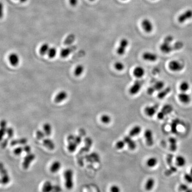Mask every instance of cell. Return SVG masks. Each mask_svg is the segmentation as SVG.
Listing matches in <instances>:
<instances>
[{
    "label": "cell",
    "instance_id": "6da1fadb",
    "mask_svg": "<svg viewBox=\"0 0 192 192\" xmlns=\"http://www.w3.org/2000/svg\"><path fill=\"white\" fill-rule=\"evenodd\" d=\"M174 41V37L171 35L166 36L164 38L162 44L160 46V50L165 54H169L174 51H177L182 49L184 44L181 41L175 42L174 44L172 43Z\"/></svg>",
    "mask_w": 192,
    "mask_h": 192
},
{
    "label": "cell",
    "instance_id": "7a4b0ae2",
    "mask_svg": "<svg viewBox=\"0 0 192 192\" xmlns=\"http://www.w3.org/2000/svg\"><path fill=\"white\" fill-rule=\"evenodd\" d=\"M129 45V41L127 38L124 37L122 38L120 40L118 46L116 49L117 54L120 56L124 55Z\"/></svg>",
    "mask_w": 192,
    "mask_h": 192
},
{
    "label": "cell",
    "instance_id": "3957f363",
    "mask_svg": "<svg viewBox=\"0 0 192 192\" xmlns=\"http://www.w3.org/2000/svg\"><path fill=\"white\" fill-rule=\"evenodd\" d=\"M73 171L70 169H68L64 172V177L65 179V186L68 189H72L73 187Z\"/></svg>",
    "mask_w": 192,
    "mask_h": 192
},
{
    "label": "cell",
    "instance_id": "277c9868",
    "mask_svg": "<svg viewBox=\"0 0 192 192\" xmlns=\"http://www.w3.org/2000/svg\"><path fill=\"white\" fill-rule=\"evenodd\" d=\"M143 82L140 79L135 80L129 89V93L132 95H135L139 93L143 87Z\"/></svg>",
    "mask_w": 192,
    "mask_h": 192
},
{
    "label": "cell",
    "instance_id": "5b68a950",
    "mask_svg": "<svg viewBox=\"0 0 192 192\" xmlns=\"http://www.w3.org/2000/svg\"><path fill=\"white\" fill-rule=\"evenodd\" d=\"M169 69L174 72H178L182 71L185 67L182 62L178 60H172L169 62L168 65Z\"/></svg>",
    "mask_w": 192,
    "mask_h": 192
},
{
    "label": "cell",
    "instance_id": "8992f818",
    "mask_svg": "<svg viewBox=\"0 0 192 192\" xmlns=\"http://www.w3.org/2000/svg\"><path fill=\"white\" fill-rule=\"evenodd\" d=\"M164 87V82L162 81H158L148 88L147 92L148 95H151L156 91H160Z\"/></svg>",
    "mask_w": 192,
    "mask_h": 192
},
{
    "label": "cell",
    "instance_id": "52a82bcc",
    "mask_svg": "<svg viewBox=\"0 0 192 192\" xmlns=\"http://www.w3.org/2000/svg\"><path fill=\"white\" fill-rule=\"evenodd\" d=\"M141 26L143 30L147 34L151 33L154 30L153 23L149 19H144L141 21Z\"/></svg>",
    "mask_w": 192,
    "mask_h": 192
},
{
    "label": "cell",
    "instance_id": "ba28073f",
    "mask_svg": "<svg viewBox=\"0 0 192 192\" xmlns=\"http://www.w3.org/2000/svg\"><path fill=\"white\" fill-rule=\"evenodd\" d=\"M173 110V106L170 104H166L165 105L162 110L157 114V117L159 120H162L165 117L172 112Z\"/></svg>",
    "mask_w": 192,
    "mask_h": 192
},
{
    "label": "cell",
    "instance_id": "9c48e42d",
    "mask_svg": "<svg viewBox=\"0 0 192 192\" xmlns=\"http://www.w3.org/2000/svg\"><path fill=\"white\" fill-rule=\"evenodd\" d=\"M192 18V9H188L178 16L177 20L180 23L183 24Z\"/></svg>",
    "mask_w": 192,
    "mask_h": 192
},
{
    "label": "cell",
    "instance_id": "30bf717a",
    "mask_svg": "<svg viewBox=\"0 0 192 192\" xmlns=\"http://www.w3.org/2000/svg\"><path fill=\"white\" fill-rule=\"evenodd\" d=\"M35 155L34 153H28L24 158L23 162V168L25 169H27L30 167L31 163L35 159Z\"/></svg>",
    "mask_w": 192,
    "mask_h": 192
},
{
    "label": "cell",
    "instance_id": "8fae6325",
    "mask_svg": "<svg viewBox=\"0 0 192 192\" xmlns=\"http://www.w3.org/2000/svg\"><path fill=\"white\" fill-rule=\"evenodd\" d=\"M142 58L144 60L148 62H154L157 61L158 56L155 53L150 51H146L142 54Z\"/></svg>",
    "mask_w": 192,
    "mask_h": 192
},
{
    "label": "cell",
    "instance_id": "7c38bea8",
    "mask_svg": "<svg viewBox=\"0 0 192 192\" xmlns=\"http://www.w3.org/2000/svg\"><path fill=\"white\" fill-rule=\"evenodd\" d=\"M144 135L147 145L148 146H152L154 144V138L152 131L150 129H147L145 130Z\"/></svg>",
    "mask_w": 192,
    "mask_h": 192
},
{
    "label": "cell",
    "instance_id": "4fadbf2b",
    "mask_svg": "<svg viewBox=\"0 0 192 192\" xmlns=\"http://www.w3.org/2000/svg\"><path fill=\"white\" fill-rule=\"evenodd\" d=\"M159 108V105L155 104L153 105L147 106L144 109V112L145 114L149 117H152L154 116Z\"/></svg>",
    "mask_w": 192,
    "mask_h": 192
},
{
    "label": "cell",
    "instance_id": "5bb4252c",
    "mask_svg": "<svg viewBox=\"0 0 192 192\" xmlns=\"http://www.w3.org/2000/svg\"><path fill=\"white\" fill-rule=\"evenodd\" d=\"M1 182L3 185L8 183L10 181V178L8 174L7 171L4 168L2 164H1Z\"/></svg>",
    "mask_w": 192,
    "mask_h": 192
},
{
    "label": "cell",
    "instance_id": "9a60e30c",
    "mask_svg": "<svg viewBox=\"0 0 192 192\" xmlns=\"http://www.w3.org/2000/svg\"><path fill=\"white\" fill-rule=\"evenodd\" d=\"M133 73L134 76L137 79H141L145 76L146 71L143 67L138 65L134 68Z\"/></svg>",
    "mask_w": 192,
    "mask_h": 192
},
{
    "label": "cell",
    "instance_id": "2e32d148",
    "mask_svg": "<svg viewBox=\"0 0 192 192\" xmlns=\"http://www.w3.org/2000/svg\"><path fill=\"white\" fill-rule=\"evenodd\" d=\"M131 137H132L129 135L126 136L124 137L123 140L129 149L131 150H134L136 147V142L134 140L132 139Z\"/></svg>",
    "mask_w": 192,
    "mask_h": 192
},
{
    "label": "cell",
    "instance_id": "e0dca14e",
    "mask_svg": "<svg viewBox=\"0 0 192 192\" xmlns=\"http://www.w3.org/2000/svg\"><path fill=\"white\" fill-rule=\"evenodd\" d=\"M68 97V94L65 91H61L59 92L54 98V101L56 103H59L62 102L63 101L66 99Z\"/></svg>",
    "mask_w": 192,
    "mask_h": 192
},
{
    "label": "cell",
    "instance_id": "ac0fdd59",
    "mask_svg": "<svg viewBox=\"0 0 192 192\" xmlns=\"http://www.w3.org/2000/svg\"><path fill=\"white\" fill-rule=\"evenodd\" d=\"M8 60L11 65L14 66L18 65L20 62L19 57L16 53H11L8 57Z\"/></svg>",
    "mask_w": 192,
    "mask_h": 192
},
{
    "label": "cell",
    "instance_id": "d6986e66",
    "mask_svg": "<svg viewBox=\"0 0 192 192\" xmlns=\"http://www.w3.org/2000/svg\"><path fill=\"white\" fill-rule=\"evenodd\" d=\"M76 48V47L75 46H72L63 49L60 52V55L62 58H67L71 53L72 51L75 50Z\"/></svg>",
    "mask_w": 192,
    "mask_h": 192
},
{
    "label": "cell",
    "instance_id": "ffe728a7",
    "mask_svg": "<svg viewBox=\"0 0 192 192\" xmlns=\"http://www.w3.org/2000/svg\"><path fill=\"white\" fill-rule=\"evenodd\" d=\"M178 97L180 101L184 104H187L191 100L190 96L186 93V92H181V93L179 94Z\"/></svg>",
    "mask_w": 192,
    "mask_h": 192
},
{
    "label": "cell",
    "instance_id": "44dd1931",
    "mask_svg": "<svg viewBox=\"0 0 192 192\" xmlns=\"http://www.w3.org/2000/svg\"><path fill=\"white\" fill-rule=\"evenodd\" d=\"M171 89L169 87H164L163 89L159 91L158 94V98L160 99H163L170 93Z\"/></svg>",
    "mask_w": 192,
    "mask_h": 192
},
{
    "label": "cell",
    "instance_id": "7402d4cb",
    "mask_svg": "<svg viewBox=\"0 0 192 192\" xmlns=\"http://www.w3.org/2000/svg\"><path fill=\"white\" fill-rule=\"evenodd\" d=\"M141 130L142 129L140 125H135L129 131V135L131 137L136 136L141 133Z\"/></svg>",
    "mask_w": 192,
    "mask_h": 192
},
{
    "label": "cell",
    "instance_id": "603a6c76",
    "mask_svg": "<svg viewBox=\"0 0 192 192\" xmlns=\"http://www.w3.org/2000/svg\"><path fill=\"white\" fill-rule=\"evenodd\" d=\"M43 144L46 147L51 151L53 150L55 148V144L52 140L49 138H45L43 140Z\"/></svg>",
    "mask_w": 192,
    "mask_h": 192
},
{
    "label": "cell",
    "instance_id": "cb8c5ba5",
    "mask_svg": "<svg viewBox=\"0 0 192 192\" xmlns=\"http://www.w3.org/2000/svg\"><path fill=\"white\" fill-rule=\"evenodd\" d=\"M28 140L25 137L18 139L13 140L10 142V145L12 146H14L18 145H25L27 144Z\"/></svg>",
    "mask_w": 192,
    "mask_h": 192
},
{
    "label": "cell",
    "instance_id": "d4e9b609",
    "mask_svg": "<svg viewBox=\"0 0 192 192\" xmlns=\"http://www.w3.org/2000/svg\"><path fill=\"white\" fill-rule=\"evenodd\" d=\"M169 143L170 144V149L172 152H175L177 150V140L174 137H170L169 138Z\"/></svg>",
    "mask_w": 192,
    "mask_h": 192
},
{
    "label": "cell",
    "instance_id": "484cf974",
    "mask_svg": "<svg viewBox=\"0 0 192 192\" xmlns=\"http://www.w3.org/2000/svg\"><path fill=\"white\" fill-rule=\"evenodd\" d=\"M155 181L154 179L153 178H148L146 181L145 185V189L147 191H151L154 187L155 185Z\"/></svg>",
    "mask_w": 192,
    "mask_h": 192
},
{
    "label": "cell",
    "instance_id": "4316f807",
    "mask_svg": "<svg viewBox=\"0 0 192 192\" xmlns=\"http://www.w3.org/2000/svg\"><path fill=\"white\" fill-rule=\"evenodd\" d=\"M186 160L185 157L179 155L176 158V164L178 167H183L186 165Z\"/></svg>",
    "mask_w": 192,
    "mask_h": 192
},
{
    "label": "cell",
    "instance_id": "83f0119b",
    "mask_svg": "<svg viewBox=\"0 0 192 192\" xmlns=\"http://www.w3.org/2000/svg\"><path fill=\"white\" fill-rule=\"evenodd\" d=\"M61 168V163L59 161H55L51 165L50 170L52 173H56L58 172Z\"/></svg>",
    "mask_w": 192,
    "mask_h": 192
},
{
    "label": "cell",
    "instance_id": "f1b7e54d",
    "mask_svg": "<svg viewBox=\"0 0 192 192\" xmlns=\"http://www.w3.org/2000/svg\"><path fill=\"white\" fill-rule=\"evenodd\" d=\"M158 160L155 157H151L147 160L146 165L149 168H153L158 164Z\"/></svg>",
    "mask_w": 192,
    "mask_h": 192
},
{
    "label": "cell",
    "instance_id": "f546056e",
    "mask_svg": "<svg viewBox=\"0 0 192 192\" xmlns=\"http://www.w3.org/2000/svg\"><path fill=\"white\" fill-rule=\"evenodd\" d=\"M43 130L46 136H49L52 134V127L51 124L48 123H46L43 125Z\"/></svg>",
    "mask_w": 192,
    "mask_h": 192
},
{
    "label": "cell",
    "instance_id": "4dcf8cb0",
    "mask_svg": "<svg viewBox=\"0 0 192 192\" xmlns=\"http://www.w3.org/2000/svg\"><path fill=\"white\" fill-rule=\"evenodd\" d=\"M77 146L78 145H77V144L74 141H70L68 142L67 148H68V151L70 152H74L76 150Z\"/></svg>",
    "mask_w": 192,
    "mask_h": 192
},
{
    "label": "cell",
    "instance_id": "1f68e13d",
    "mask_svg": "<svg viewBox=\"0 0 192 192\" xmlns=\"http://www.w3.org/2000/svg\"><path fill=\"white\" fill-rule=\"evenodd\" d=\"M114 67L116 70L118 71H122L125 68L124 64L122 61H117L114 64Z\"/></svg>",
    "mask_w": 192,
    "mask_h": 192
},
{
    "label": "cell",
    "instance_id": "d6a6232c",
    "mask_svg": "<svg viewBox=\"0 0 192 192\" xmlns=\"http://www.w3.org/2000/svg\"><path fill=\"white\" fill-rule=\"evenodd\" d=\"M50 48L49 45L47 43H45V44L42 45L40 49V54L42 55H46V54H47Z\"/></svg>",
    "mask_w": 192,
    "mask_h": 192
},
{
    "label": "cell",
    "instance_id": "836d02e7",
    "mask_svg": "<svg viewBox=\"0 0 192 192\" xmlns=\"http://www.w3.org/2000/svg\"><path fill=\"white\" fill-rule=\"evenodd\" d=\"M180 122V120L178 119H175L173 120L172 123L171 124V131L174 134H176L177 133V125L179 124Z\"/></svg>",
    "mask_w": 192,
    "mask_h": 192
},
{
    "label": "cell",
    "instance_id": "e575fe53",
    "mask_svg": "<svg viewBox=\"0 0 192 192\" xmlns=\"http://www.w3.org/2000/svg\"><path fill=\"white\" fill-rule=\"evenodd\" d=\"M189 84L186 81H183L180 84L179 88L181 92H186L189 89Z\"/></svg>",
    "mask_w": 192,
    "mask_h": 192
},
{
    "label": "cell",
    "instance_id": "d590c367",
    "mask_svg": "<svg viewBox=\"0 0 192 192\" xmlns=\"http://www.w3.org/2000/svg\"><path fill=\"white\" fill-rule=\"evenodd\" d=\"M53 189V186L51 182L49 181H47L43 186L42 190L43 192H48L52 191Z\"/></svg>",
    "mask_w": 192,
    "mask_h": 192
},
{
    "label": "cell",
    "instance_id": "8d00e7d4",
    "mask_svg": "<svg viewBox=\"0 0 192 192\" xmlns=\"http://www.w3.org/2000/svg\"><path fill=\"white\" fill-rule=\"evenodd\" d=\"M84 71V67L82 65H79L76 66L74 70V74L76 76H80Z\"/></svg>",
    "mask_w": 192,
    "mask_h": 192
},
{
    "label": "cell",
    "instance_id": "74e56055",
    "mask_svg": "<svg viewBox=\"0 0 192 192\" xmlns=\"http://www.w3.org/2000/svg\"><path fill=\"white\" fill-rule=\"evenodd\" d=\"M7 122L5 120H2L1 121V139H2V137L5 136V134L6 133L7 131Z\"/></svg>",
    "mask_w": 192,
    "mask_h": 192
},
{
    "label": "cell",
    "instance_id": "f35d334b",
    "mask_svg": "<svg viewBox=\"0 0 192 192\" xmlns=\"http://www.w3.org/2000/svg\"><path fill=\"white\" fill-rule=\"evenodd\" d=\"M98 156L96 153H92L90 155H87L85 156V158L87 161L89 162H93L94 161L96 162L98 160Z\"/></svg>",
    "mask_w": 192,
    "mask_h": 192
},
{
    "label": "cell",
    "instance_id": "ab89813d",
    "mask_svg": "<svg viewBox=\"0 0 192 192\" xmlns=\"http://www.w3.org/2000/svg\"><path fill=\"white\" fill-rule=\"evenodd\" d=\"M101 120L103 123L108 124L110 123L111 121V117L108 114H103L101 117Z\"/></svg>",
    "mask_w": 192,
    "mask_h": 192
},
{
    "label": "cell",
    "instance_id": "60d3db41",
    "mask_svg": "<svg viewBox=\"0 0 192 192\" xmlns=\"http://www.w3.org/2000/svg\"><path fill=\"white\" fill-rule=\"evenodd\" d=\"M75 39V36L73 34H71L67 37L64 43L66 45H71L74 41Z\"/></svg>",
    "mask_w": 192,
    "mask_h": 192
},
{
    "label": "cell",
    "instance_id": "b9f144b4",
    "mask_svg": "<svg viewBox=\"0 0 192 192\" xmlns=\"http://www.w3.org/2000/svg\"><path fill=\"white\" fill-rule=\"evenodd\" d=\"M57 53V50L55 48L51 47L50 48L48 52V55L49 57L50 58H54L56 56Z\"/></svg>",
    "mask_w": 192,
    "mask_h": 192
},
{
    "label": "cell",
    "instance_id": "7bdbcfd3",
    "mask_svg": "<svg viewBox=\"0 0 192 192\" xmlns=\"http://www.w3.org/2000/svg\"><path fill=\"white\" fill-rule=\"evenodd\" d=\"M37 138L38 140H43L45 139L46 134L44 131H42L41 130H38L37 131L36 133Z\"/></svg>",
    "mask_w": 192,
    "mask_h": 192
},
{
    "label": "cell",
    "instance_id": "ee69618b",
    "mask_svg": "<svg viewBox=\"0 0 192 192\" xmlns=\"http://www.w3.org/2000/svg\"><path fill=\"white\" fill-rule=\"evenodd\" d=\"M125 145H126V144H125V142L123 140H119L116 142V144H115V146H116V148L117 149H122L124 148Z\"/></svg>",
    "mask_w": 192,
    "mask_h": 192
},
{
    "label": "cell",
    "instance_id": "f6af8a7d",
    "mask_svg": "<svg viewBox=\"0 0 192 192\" xmlns=\"http://www.w3.org/2000/svg\"><path fill=\"white\" fill-rule=\"evenodd\" d=\"M177 170V169L176 167L171 165L169 169L166 170V172H165V175L166 176L170 175H171L173 173L176 172Z\"/></svg>",
    "mask_w": 192,
    "mask_h": 192
},
{
    "label": "cell",
    "instance_id": "bcb514c9",
    "mask_svg": "<svg viewBox=\"0 0 192 192\" xmlns=\"http://www.w3.org/2000/svg\"><path fill=\"white\" fill-rule=\"evenodd\" d=\"M6 134H7L8 139L12 138L14 135V130L11 127H8L7 129Z\"/></svg>",
    "mask_w": 192,
    "mask_h": 192
},
{
    "label": "cell",
    "instance_id": "7dc6e473",
    "mask_svg": "<svg viewBox=\"0 0 192 192\" xmlns=\"http://www.w3.org/2000/svg\"><path fill=\"white\" fill-rule=\"evenodd\" d=\"M84 141V145H85L84 146L90 149V147L92 145V140L91 138L89 137H87L85 138Z\"/></svg>",
    "mask_w": 192,
    "mask_h": 192
},
{
    "label": "cell",
    "instance_id": "c3c4849f",
    "mask_svg": "<svg viewBox=\"0 0 192 192\" xmlns=\"http://www.w3.org/2000/svg\"><path fill=\"white\" fill-rule=\"evenodd\" d=\"M24 151L23 147L19 146L14 148L13 150V153L16 155H20Z\"/></svg>",
    "mask_w": 192,
    "mask_h": 192
},
{
    "label": "cell",
    "instance_id": "681fc988",
    "mask_svg": "<svg viewBox=\"0 0 192 192\" xmlns=\"http://www.w3.org/2000/svg\"><path fill=\"white\" fill-rule=\"evenodd\" d=\"M184 179L188 183H192V175L190 173L185 174L184 175Z\"/></svg>",
    "mask_w": 192,
    "mask_h": 192
},
{
    "label": "cell",
    "instance_id": "f907efd6",
    "mask_svg": "<svg viewBox=\"0 0 192 192\" xmlns=\"http://www.w3.org/2000/svg\"><path fill=\"white\" fill-rule=\"evenodd\" d=\"M121 191L120 187L117 185H113L110 187V191L111 192H119Z\"/></svg>",
    "mask_w": 192,
    "mask_h": 192
},
{
    "label": "cell",
    "instance_id": "816d5d0a",
    "mask_svg": "<svg viewBox=\"0 0 192 192\" xmlns=\"http://www.w3.org/2000/svg\"><path fill=\"white\" fill-rule=\"evenodd\" d=\"M73 141L77 144V145H79L82 142V137L80 136H75Z\"/></svg>",
    "mask_w": 192,
    "mask_h": 192
},
{
    "label": "cell",
    "instance_id": "f5cc1de1",
    "mask_svg": "<svg viewBox=\"0 0 192 192\" xmlns=\"http://www.w3.org/2000/svg\"><path fill=\"white\" fill-rule=\"evenodd\" d=\"M173 155L172 154H169L167 157V162L168 165L171 166L172 162H173Z\"/></svg>",
    "mask_w": 192,
    "mask_h": 192
},
{
    "label": "cell",
    "instance_id": "db71d44e",
    "mask_svg": "<svg viewBox=\"0 0 192 192\" xmlns=\"http://www.w3.org/2000/svg\"><path fill=\"white\" fill-rule=\"evenodd\" d=\"M23 151L27 154L30 153L31 151V148L29 145H25L23 147Z\"/></svg>",
    "mask_w": 192,
    "mask_h": 192
},
{
    "label": "cell",
    "instance_id": "11a10c76",
    "mask_svg": "<svg viewBox=\"0 0 192 192\" xmlns=\"http://www.w3.org/2000/svg\"><path fill=\"white\" fill-rule=\"evenodd\" d=\"M188 189V187L185 184H181L179 186V189L181 191H187Z\"/></svg>",
    "mask_w": 192,
    "mask_h": 192
},
{
    "label": "cell",
    "instance_id": "9f6ffc18",
    "mask_svg": "<svg viewBox=\"0 0 192 192\" xmlns=\"http://www.w3.org/2000/svg\"><path fill=\"white\" fill-rule=\"evenodd\" d=\"M8 140H9V139L8 138H6V139L4 140V141H3L2 144H1V146H2V148H5L6 147V146H7Z\"/></svg>",
    "mask_w": 192,
    "mask_h": 192
},
{
    "label": "cell",
    "instance_id": "6f0895ef",
    "mask_svg": "<svg viewBox=\"0 0 192 192\" xmlns=\"http://www.w3.org/2000/svg\"><path fill=\"white\" fill-rule=\"evenodd\" d=\"M70 2L71 6H75L77 4V0H70Z\"/></svg>",
    "mask_w": 192,
    "mask_h": 192
},
{
    "label": "cell",
    "instance_id": "680465c9",
    "mask_svg": "<svg viewBox=\"0 0 192 192\" xmlns=\"http://www.w3.org/2000/svg\"><path fill=\"white\" fill-rule=\"evenodd\" d=\"M20 2H25V1H27V0H20Z\"/></svg>",
    "mask_w": 192,
    "mask_h": 192
},
{
    "label": "cell",
    "instance_id": "91938a15",
    "mask_svg": "<svg viewBox=\"0 0 192 192\" xmlns=\"http://www.w3.org/2000/svg\"><path fill=\"white\" fill-rule=\"evenodd\" d=\"M190 173L192 175V167H191V169H190Z\"/></svg>",
    "mask_w": 192,
    "mask_h": 192
},
{
    "label": "cell",
    "instance_id": "94428289",
    "mask_svg": "<svg viewBox=\"0 0 192 192\" xmlns=\"http://www.w3.org/2000/svg\"><path fill=\"white\" fill-rule=\"evenodd\" d=\"M91 1H94V0H90Z\"/></svg>",
    "mask_w": 192,
    "mask_h": 192
},
{
    "label": "cell",
    "instance_id": "6125c7cd",
    "mask_svg": "<svg viewBox=\"0 0 192 192\" xmlns=\"http://www.w3.org/2000/svg\"><path fill=\"white\" fill-rule=\"evenodd\" d=\"M123 1H126V0H123Z\"/></svg>",
    "mask_w": 192,
    "mask_h": 192
}]
</instances>
